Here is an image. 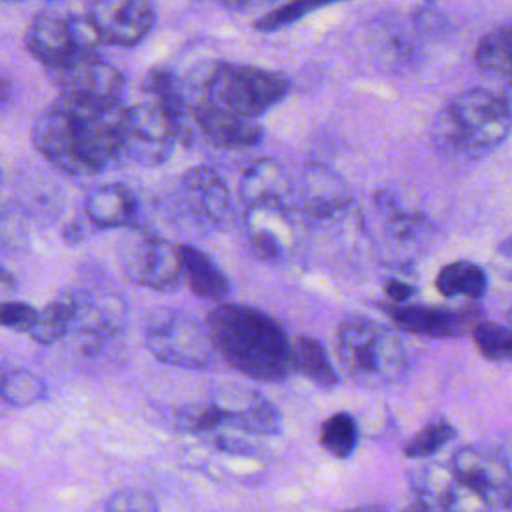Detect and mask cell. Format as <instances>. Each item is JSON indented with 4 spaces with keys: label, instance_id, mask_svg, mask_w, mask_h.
Wrapping results in <instances>:
<instances>
[{
    "label": "cell",
    "instance_id": "cell-3",
    "mask_svg": "<svg viewBox=\"0 0 512 512\" xmlns=\"http://www.w3.org/2000/svg\"><path fill=\"white\" fill-rule=\"evenodd\" d=\"M190 122L180 80L166 68L150 70L142 98L126 106L124 156L144 166L166 162L178 140H190Z\"/></svg>",
    "mask_w": 512,
    "mask_h": 512
},
{
    "label": "cell",
    "instance_id": "cell-14",
    "mask_svg": "<svg viewBox=\"0 0 512 512\" xmlns=\"http://www.w3.org/2000/svg\"><path fill=\"white\" fill-rule=\"evenodd\" d=\"M350 206V194L338 174L324 166H310L294 182V208L310 222L338 220Z\"/></svg>",
    "mask_w": 512,
    "mask_h": 512
},
{
    "label": "cell",
    "instance_id": "cell-24",
    "mask_svg": "<svg viewBox=\"0 0 512 512\" xmlns=\"http://www.w3.org/2000/svg\"><path fill=\"white\" fill-rule=\"evenodd\" d=\"M76 306V286L62 288L42 310H38V318L28 332L30 338L42 346H52L66 338L74 326Z\"/></svg>",
    "mask_w": 512,
    "mask_h": 512
},
{
    "label": "cell",
    "instance_id": "cell-38",
    "mask_svg": "<svg viewBox=\"0 0 512 512\" xmlns=\"http://www.w3.org/2000/svg\"><path fill=\"white\" fill-rule=\"evenodd\" d=\"M384 292H386L390 304H406V302L414 296L416 288H414L412 284L404 282V280L390 278V280H386V284H384Z\"/></svg>",
    "mask_w": 512,
    "mask_h": 512
},
{
    "label": "cell",
    "instance_id": "cell-37",
    "mask_svg": "<svg viewBox=\"0 0 512 512\" xmlns=\"http://www.w3.org/2000/svg\"><path fill=\"white\" fill-rule=\"evenodd\" d=\"M492 270L504 278V280H512V236H508L506 240L500 242V246L494 250L492 256Z\"/></svg>",
    "mask_w": 512,
    "mask_h": 512
},
{
    "label": "cell",
    "instance_id": "cell-23",
    "mask_svg": "<svg viewBox=\"0 0 512 512\" xmlns=\"http://www.w3.org/2000/svg\"><path fill=\"white\" fill-rule=\"evenodd\" d=\"M178 248L182 276L188 282L190 290L208 302H224L230 294V280L222 272V268L196 246L178 244Z\"/></svg>",
    "mask_w": 512,
    "mask_h": 512
},
{
    "label": "cell",
    "instance_id": "cell-2",
    "mask_svg": "<svg viewBox=\"0 0 512 512\" xmlns=\"http://www.w3.org/2000/svg\"><path fill=\"white\" fill-rule=\"evenodd\" d=\"M216 354L258 382H282L290 370V340L266 312L248 304H218L206 318Z\"/></svg>",
    "mask_w": 512,
    "mask_h": 512
},
{
    "label": "cell",
    "instance_id": "cell-32",
    "mask_svg": "<svg viewBox=\"0 0 512 512\" xmlns=\"http://www.w3.org/2000/svg\"><path fill=\"white\" fill-rule=\"evenodd\" d=\"M456 436V430L450 422L438 418L428 422L422 430H418L406 444L404 454L408 458H426L436 454L442 446H446Z\"/></svg>",
    "mask_w": 512,
    "mask_h": 512
},
{
    "label": "cell",
    "instance_id": "cell-10",
    "mask_svg": "<svg viewBox=\"0 0 512 512\" xmlns=\"http://www.w3.org/2000/svg\"><path fill=\"white\" fill-rule=\"evenodd\" d=\"M434 236L430 218L402 204L392 192L378 190L372 196V240L378 254L390 264H408L426 252Z\"/></svg>",
    "mask_w": 512,
    "mask_h": 512
},
{
    "label": "cell",
    "instance_id": "cell-26",
    "mask_svg": "<svg viewBox=\"0 0 512 512\" xmlns=\"http://www.w3.org/2000/svg\"><path fill=\"white\" fill-rule=\"evenodd\" d=\"M436 290L444 298L480 300L488 292V274L470 260H456L436 274Z\"/></svg>",
    "mask_w": 512,
    "mask_h": 512
},
{
    "label": "cell",
    "instance_id": "cell-20",
    "mask_svg": "<svg viewBox=\"0 0 512 512\" xmlns=\"http://www.w3.org/2000/svg\"><path fill=\"white\" fill-rule=\"evenodd\" d=\"M244 206L288 204L294 208V182L286 168L272 158L254 160L242 174L238 186Z\"/></svg>",
    "mask_w": 512,
    "mask_h": 512
},
{
    "label": "cell",
    "instance_id": "cell-34",
    "mask_svg": "<svg viewBox=\"0 0 512 512\" xmlns=\"http://www.w3.org/2000/svg\"><path fill=\"white\" fill-rule=\"evenodd\" d=\"M104 512H160V508L148 492L136 490V488H124L114 492L106 500Z\"/></svg>",
    "mask_w": 512,
    "mask_h": 512
},
{
    "label": "cell",
    "instance_id": "cell-31",
    "mask_svg": "<svg viewBox=\"0 0 512 512\" xmlns=\"http://www.w3.org/2000/svg\"><path fill=\"white\" fill-rule=\"evenodd\" d=\"M472 338L480 354L492 362H512V330L496 322H476Z\"/></svg>",
    "mask_w": 512,
    "mask_h": 512
},
{
    "label": "cell",
    "instance_id": "cell-39",
    "mask_svg": "<svg viewBox=\"0 0 512 512\" xmlns=\"http://www.w3.org/2000/svg\"><path fill=\"white\" fill-rule=\"evenodd\" d=\"M12 100H14V82L4 70H0V110H4Z\"/></svg>",
    "mask_w": 512,
    "mask_h": 512
},
{
    "label": "cell",
    "instance_id": "cell-18",
    "mask_svg": "<svg viewBox=\"0 0 512 512\" xmlns=\"http://www.w3.org/2000/svg\"><path fill=\"white\" fill-rule=\"evenodd\" d=\"M386 314L392 322L404 332L428 336V338H458L462 336L470 322V312H458L438 306H420V304H388Z\"/></svg>",
    "mask_w": 512,
    "mask_h": 512
},
{
    "label": "cell",
    "instance_id": "cell-8",
    "mask_svg": "<svg viewBox=\"0 0 512 512\" xmlns=\"http://www.w3.org/2000/svg\"><path fill=\"white\" fill-rule=\"evenodd\" d=\"M144 344L160 362L188 370H204L216 358L206 324L174 308H154L148 312Z\"/></svg>",
    "mask_w": 512,
    "mask_h": 512
},
{
    "label": "cell",
    "instance_id": "cell-21",
    "mask_svg": "<svg viewBox=\"0 0 512 512\" xmlns=\"http://www.w3.org/2000/svg\"><path fill=\"white\" fill-rule=\"evenodd\" d=\"M84 214L96 228H130L138 216L134 192L118 182L92 188L84 198Z\"/></svg>",
    "mask_w": 512,
    "mask_h": 512
},
{
    "label": "cell",
    "instance_id": "cell-16",
    "mask_svg": "<svg viewBox=\"0 0 512 512\" xmlns=\"http://www.w3.org/2000/svg\"><path fill=\"white\" fill-rule=\"evenodd\" d=\"M48 78L60 88V94L96 100L120 102L126 88L122 72L106 62L100 54L82 58L64 70L48 72Z\"/></svg>",
    "mask_w": 512,
    "mask_h": 512
},
{
    "label": "cell",
    "instance_id": "cell-28",
    "mask_svg": "<svg viewBox=\"0 0 512 512\" xmlns=\"http://www.w3.org/2000/svg\"><path fill=\"white\" fill-rule=\"evenodd\" d=\"M480 70L506 76L512 82V20L486 32L474 52Z\"/></svg>",
    "mask_w": 512,
    "mask_h": 512
},
{
    "label": "cell",
    "instance_id": "cell-1",
    "mask_svg": "<svg viewBox=\"0 0 512 512\" xmlns=\"http://www.w3.org/2000/svg\"><path fill=\"white\" fill-rule=\"evenodd\" d=\"M126 106L114 100L58 94L36 118V150L72 176H96L124 156Z\"/></svg>",
    "mask_w": 512,
    "mask_h": 512
},
{
    "label": "cell",
    "instance_id": "cell-33",
    "mask_svg": "<svg viewBox=\"0 0 512 512\" xmlns=\"http://www.w3.org/2000/svg\"><path fill=\"white\" fill-rule=\"evenodd\" d=\"M322 6H324L322 2H288V4H282V6L266 12L264 16H260L254 22V28L260 32H274L278 28H284V26H290V24L302 20L306 14H310Z\"/></svg>",
    "mask_w": 512,
    "mask_h": 512
},
{
    "label": "cell",
    "instance_id": "cell-4",
    "mask_svg": "<svg viewBox=\"0 0 512 512\" xmlns=\"http://www.w3.org/2000/svg\"><path fill=\"white\" fill-rule=\"evenodd\" d=\"M182 84L188 110L206 108L256 120L290 92L288 76L232 62H208L194 68Z\"/></svg>",
    "mask_w": 512,
    "mask_h": 512
},
{
    "label": "cell",
    "instance_id": "cell-9",
    "mask_svg": "<svg viewBox=\"0 0 512 512\" xmlns=\"http://www.w3.org/2000/svg\"><path fill=\"white\" fill-rule=\"evenodd\" d=\"M24 42L48 74L98 54L100 40L86 14L44 10L30 22Z\"/></svg>",
    "mask_w": 512,
    "mask_h": 512
},
{
    "label": "cell",
    "instance_id": "cell-22",
    "mask_svg": "<svg viewBox=\"0 0 512 512\" xmlns=\"http://www.w3.org/2000/svg\"><path fill=\"white\" fill-rule=\"evenodd\" d=\"M190 120L202 136L218 148H252L258 146L264 132L256 120L230 116L206 108L188 110Z\"/></svg>",
    "mask_w": 512,
    "mask_h": 512
},
{
    "label": "cell",
    "instance_id": "cell-44",
    "mask_svg": "<svg viewBox=\"0 0 512 512\" xmlns=\"http://www.w3.org/2000/svg\"><path fill=\"white\" fill-rule=\"evenodd\" d=\"M0 188H2V172H0Z\"/></svg>",
    "mask_w": 512,
    "mask_h": 512
},
{
    "label": "cell",
    "instance_id": "cell-19",
    "mask_svg": "<svg viewBox=\"0 0 512 512\" xmlns=\"http://www.w3.org/2000/svg\"><path fill=\"white\" fill-rule=\"evenodd\" d=\"M448 468L458 480L476 488L488 498L502 494L510 484L508 464L498 454L478 446L460 448L452 456Z\"/></svg>",
    "mask_w": 512,
    "mask_h": 512
},
{
    "label": "cell",
    "instance_id": "cell-15",
    "mask_svg": "<svg viewBox=\"0 0 512 512\" xmlns=\"http://www.w3.org/2000/svg\"><path fill=\"white\" fill-rule=\"evenodd\" d=\"M246 234L254 254L264 262H280L294 246V214L288 204L246 208Z\"/></svg>",
    "mask_w": 512,
    "mask_h": 512
},
{
    "label": "cell",
    "instance_id": "cell-11",
    "mask_svg": "<svg viewBox=\"0 0 512 512\" xmlns=\"http://www.w3.org/2000/svg\"><path fill=\"white\" fill-rule=\"evenodd\" d=\"M118 262L130 282L150 290L172 292L184 280L178 244L144 228H132L118 240Z\"/></svg>",
    "mask_w": 512,
    "mask_h": 512
},
{
    "label": "cell",
    "instance_id": "cell-17",
    "mask_svg": "<svg viewBox=\"0 0 512 512\" xmlns=\"http://www.w3.org/2000/svg\"><path fill=\"white\" fill-rule=\"evenodd\" d=\"M422 500L436 512H488L492 498L458 480L448 466H428L418 482Z\"/></svg>",
    "mask_w": 512,
    "mask_h": 512
},
{
    "label": "cell",
    "instance_id": "cell-5",
    "mask_svg": "<svg viewBox=\"0 0 512 512\" xmlns=\"http://www.w3.org/2000/svg\"><path fill=\"white\" fill-rule=\"evenodd\" d=\"M178 426L206 438L218 450L250 454L252 444L246 438L280 434L282 418L264 394L246 388H226L208 402L182 408L178 412Z\"/></svg>",
    "mask_w": 512,
    "mask_h": 512
},
{
    "label": "cell",
    "instance_id": "cell-40",
    "mask_svg": "<svg viewBox=\"0 0 512 512\" xmlns=\"http://www.w3.org/2000/svg\"><path fill=\"white\" fill-rule=\"evenodd\" d=\"M14 286H16L14 276L0 264V302H2L8 294L14 292Z\"/></svg>",
    "mask_w": 512,
    "mask_h": 512
},
{
    "label": "cell",
    "instance_id": "cell-27",
    "mask_svg": "<svg viewBox=\"0 0 512 512\" xmlns=\"http://www.w3.org/2000/svg\"><path fill=\"white\" fill-rule=\"evenodd\" d=\"M372 50L378 62H384L392 68H406L408 64L416 62L418 42L414 34H408L404 24L384 22L374 28L372 34Z\"/></svg>",
    "mask_w": 512,
    "mask_h": 512
},
{
    "label": "cell",
    "instance_id": "cell-35",
    "mask_svg": "<svg viewBox=\"0 0 512 512\" xmlns=\"http://www.w3.org/2000/svg\"><path fill=\"white\" fill-rule=\"evenodd\" d=\"M38 318V310L22 300H2L0 302V326L18 330V332H30L34 322Z\"/></svg>",
    "mask_w": 512,
    "mask_h": 512
},
{
    "label": "cell",
    "instance_id": "cell-42",
    "mask_svg": "<svg viewBox=\"0 0 512 512\" xmlns=\"http://www.w3.org/2000/svg\"><path fill=\"white\" fill-rule=\"evenodd\" d=\"M498 512H512V498L502 500V506L498 508Z\"/></svg>",
    "mask_w": 512,
    "mask_h": 512
},
{
    "label": "cell",
    "instance_id": "cell-36",
    "mask_svg": "<svg viewBox=\"0 0 512 512\" xmlns=\"http://www.w3.org/2000/svg\"><path fill=\"white\" fill-rule=\"evenodd\" d=\"M26 240V226L22 214L12 208H0V248H14Z\"/></svg>",
    "mask_w": 512,
    "mask_h": 512
},
{
    "label": "cell",
    "instance_id": "cell-12",
    "mask_svg": "<svg viewBox=\"0 0 512 512\" xmlns=\"http://www.w3.org/2000/svg\"><path fill=\"white\" fill-rule=\"evenodd\" d=\"M86 18L100 42L134 46L142 42L156 22V10L144 0H100L86 6Z\"/></svg>",
    "mask_w": 512,
    "mask_h": 512
},
{
    "label": "cell",
    "instance_id": "cell-29",
    "mask_svg": "<svg viewBox=\"0 0 512 512\" xmlns=\"http://www.w3.org/2000/svg\"><path fill=\"white\" fill-rule=\"evenodd\" d=\"M46 396V382L26 368H0V400L12 406H30Z\"/></svg>",
    "mask_w": 512,
    "mask_h": 512
},
{
    "label": "cell",
    "instance_id": "cell-41",
    "mask_svg": "<svg viewBox=\"0 0 512 512\" xmlns=\"http://www.w3.org/2000/svg\"><path fill=\"white\" fill-rule=\"evenodd\" d=\"M346 512H384V510L378 508V506H358V508H352V510H346Z\"/></svg>",
    "mask_w": 512,
    "mask_h": 512
},
{
    "label": "cell",
    "instance_id": "cell-43",
    "mask_svg": "<svg viewBox=\"0 0 512 512\" xmlns=\"http://www.w3.org/2000/svg\"><path fill=\"white\" fill-rule=\"evenodd\" d=\"M508 320H510V324H512V306H510V310H508Z\"/></svg>",
    "mask_w": 512,
    "mask_h": 512
},
{
    "label": "cell",
    "instance_id": "cell-7",
    "mask_svg": "<svg viewBox=\"0 0 512 512\" xmlns=\"http://www.w3.org/2000/svg\"><path fill=\"white\" fill-rule=\"evenodd\" d=\"M336 352L346 374L362 386L394 384L408 372L402 338L366 316H346L338 324Z\"/></svg>",
    "mask_w": 512,
    "mask_h": 512
},
{
    "label": "cell",
    "instance_id": "cell-6",
    "mask_svg": "<svg viewBox=\"0 0 512 512\" xmlns=\"http://www.w3.org/2000/svg\"><path fill=\"white\" fill-rule=\"evenodd\" d=\"M510 130V102L488 88H468L452 96L436 112L430 136L440 154L478 160L496 150Z\"/></svg>",
    "mask_w": 512,
    "mask_h": 512
},
{
    "label": "cell",
    "instance_id": "cell-30",
    "mask_svg": "<svg viewBox=\"0 0 512 512\" xmlns=\"http://www.w3.org/2000/svg\"><path fill=\"white\" fill-rule=\"evenodd\" d=\"M358 424L348 412L328 416L320 426V444L334 458H350L358 446Z\"/></svg>",
    "mask_w": 512,
    "mask_h": 512
},
{
    "label": "cell",
    "instance_id": "cell-25",
    "mask_svg": "<svg viewBox=\"0 0 512 512\" xmlns=\"http://www.w3.org/2000/svg\"><path fill=\"white\" fill-rule=\"evenodd\" d=\"M290 370L302 374L320 388H334L338 384V374L330 364L326 348L312 336L290 340Z\"/></svg>",
    "mask_w": 512,
    "mask_h": 512
},
{
    "label": "cell",
    "instance_id": "cell-13",
    "mask_svg": "<svg viewBox=\"0 0 512 512\" xmlns=\"http://www.w3.org/2000/svg\"><path fill=\"white\" fill-rule=\"evenodd\" d=\"M180 200L200 226L220 230L232 218L230 190L224 178L210 166H196L182 174Z\"/></svg>",
    "mask_w": 512,
    "mask_h": 512
}]
</instances>
